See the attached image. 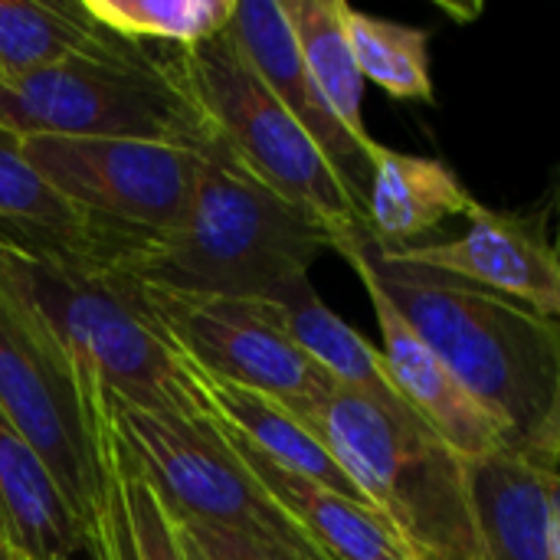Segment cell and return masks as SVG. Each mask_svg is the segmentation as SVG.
I'll return each instance as SVG.
<instances>
[{
	"mask_svg": "<svg viewBox=\"0 0 560 560\" xmlns=\"http://www.w3.org/2000/svg\"><path fill=\"white\" fill-rule=\"evenodd\" d=\"M341 253L453 371V377L505 427L525 453L558 404V322L466 282L453 272L381 249L368 230L345 236Z\"/></svg>",
	"mask_w": 560,
	"mask_h": 560,
	"instance_id": "1",
	"label": "cell"
},
{
	"mask_svg": "<svg viewBox=\"0 0 560 560\" xmlns=\"http://www.w3.org/2000/svg\"><path fill=\"white\" fill-rule=\"evenodd\" d=\"M331 233L240 167L210 138L194 203L171 233L128 243L102 262L148 289L217 299H272L308 279Z\"/></svg>",
	"mask_w": 560,
	"mask_h": 560,
	"instance_id": "2",
	"label": "cell"
},
{
	"mask_svg": "<svg viewBox=\"0 0 560 560\" xmlns=\"http://www.w3.org/2000/svg\"><path fill=\"white\" fill-rule=\"evenodd\" d=\"M0 289L62 345L108 400L207 413L200 374L161 331L135 279L85 253L0 246Z\"/></svg>",
	"mask_w": 560,
	"mask_h": 560,
	"instance_id": "3",
	"label": "cell"
},
{
	"mask_svg": "<svg viewBox=\"0 0 560 560\" xmlns=\"http://www.w3.org/2000/svg\"><path fill=\"white\" fill-rule=\"evenodd\" d=\"M338 459L364 502L423 560H479L466 459L413 410L358 390L282 404Z\"/></svg>",
	"mask_w": 560,
	"mask_h": 560,
	"instance_id": "4",
	"label": "cell"
},
{
	"mask_svg": "<svg viewBox=\"0 0 560 560\" xmlns=\"http://www.w3.org/2000/svg\"><path fill=\"white\" fill-rule=\"evenodd\" d=\"M0 135L141 138L194 151L213 138L171 56H158L148 43L0 79Z\"/></svg>",
	"mask_w": 560,
	"mask_h": 560,
	"instance_id": "5",
	"label": "cell"
},
{
	"mask_svg": "<svg viewBox=\"0 0 560 560\" xmlns=\"http://www.w3.org/2000/svg\"><path fill=\"white\" fill-rule=\"evenodd\" d=\"M171 66L230 158L292 207L315 217L331 233V249L345 236L368 230L364 213L322 148L266 89L226 30L197 46L174 49Z\"/></svg>",
	"mask_w": 560,
	"mask_h": 560,
	"instance_id": "6",
	"label": "cell"
},
{
	"mask_svg": "<svg viewBox=\"0 0 560 560\" xmlns=\"http://www.w3.org/2000/svg\"><path fill=\"white\" fill-rule=\"evenodd\" d=\"M0 413L43 456L89 528H98L112 486L105 394L62 345L0 289Z\"/></svg>",
	"mask_w": 560,
	"mask_h": 560,
	"instance_id": "7",
	"label": "cell"
},
{
	"mask_svg": "<svg viewBox=\"0 0 560 560\" xmlns=\"http://www.w3.org/2000/svg\"><path fill=\"white\" fill-rule=\"evenodd\" d=\"M112 433L177 522L243 532L325 560L302 528L272 502L210 413H164L108 400Z\"/></svg>",
	"mask_w": 560,
	"mask_h": 560,
	"instance_id": "8",
	"label": "cell"
},
{
	"mask_svg": "<svg viewBox=\"0 0 560 560\" xmlns=\"http://www.w3.org/2000/svg\"><path fill=\"white\" fill-rule=\"evenodd\" d=\"M16 148L98 236L95 259L180 226L203 167V151L141 138L30 135Z\"/></svg>",
	"mask_w": 560,
	"mask_h": 560,
	"instance_id": "9",
	"label": "cell"
},
{
	"mask_svg": "<svg viewBox=\"0 0 560 560\" xmlns=\"http://www.w3.org/2000/svg\"><path fill=\"white\" fill-rule=\"evenodd\" d=\"M141 289L154 322L197 374L256 390L279 404L312 400L338 387L259 312L256 302Z\"/></svg>",
	"mask_w": 560,
	"mask_h": 560,
	"instance_id": "10",
	"label": "cell"
},
{
	"mask_svg": "<svg viewBox=\"0 0 560 560\" xmlns=\"http://www.w3.org/2000/svg\"><path fill=\"white\" fill-rule=\"evenodd\" d=\"M469 230L446 243H417L390 249L410 262L453 272L489 292H499L541 318L560 322V269L551 236L548 210L502 213L472 203Z\"/></svg>",
	"mask_w": 560,
	"mask_h": 560,
	"instance_id": "11",
	"label": "cell"
},
{
	"mask_svg": "<svg viewBox=\"0 0 560 560\" xmlns=\"http://www.w3.org/2000/svg\"><path fill=\"white\" fill-rule=\"evenodd\" d=\"M226 33L240 46L243 59L256 69L266 89L282 102V108L305 128V135L322 148L345 190L364 213L368 187L374 174V144H361L328 108L318 85L312 82L292 23L282 10V0H236Z\"/></svg>",
	"mask_w": 560,
	"mask_h": 560,
	"instance_id": "12",
	"label": "cell"
},
{
	"mask_svg": "<svg viewBox=\"0 0 560 560\" xmlns=\"http://www.w3.org/2000/svg\"><path fill=\"white\" fill-rule=\"evenodd\" d=\"M377 325H381V358L394 390L404 404L463 459H479L495 450H512L505 427L453 377V371L417 338V331L400 318V312L381 295L377 285L361 279Z\"/></svg>",
	"mask_w": 560,
	"mask_h": 560,
	"instance_id": "13",
	"label": "cell"
},
{
	"mask_svg": "<svg viewBox=\"0 0 560 560\" xmlns=\"http://www.w3.org/2000/svg\"><path fill=\"white\" fill-rule=\"evenodd\" d=\"M479 560H555L541 466L515 450L466 459Z\"/></svg>",
	"mask_w": 560,
	"mask_h": 560,
	"instance_id": "14",
	"label": "cell"
},
{
	"mask_svg": "<svg viewBox=\"0 0 560 560\" xmlns=\"http://www.w3.org/2000/svg\"><path fill=\"white\" fill-rule=\"evenodd\" d=\"M223 433L240 453V459L249 466V472L272 495V502L302 528V535L318 548V555L325 560H377L407 555L397 532L374 509L351 502L315 479H305L299 472L276 466L272 459L256 453L249 443H243L233 430L223 427Z\"/></svg>",
	"mask_w": 560,
	"mask_h": 560,
	"instance_id": "15",
	"label": "cell"
},
{
	"mask_svg": "<svg viewBox=\"0 0 560 560\" xmlns=\"http://www.w3.org/2000/svg\"><path fill=\"white\" fill-rule=\"evenodd\" d=\"M466 184L436 158L377 148L364 220L381 249H407L450 217L472 210Z\"/></svg>",
	"mask_w": 560,
	"mask_h": 560,
	"instance_id": "16",
	"label": "cell"
},
{
	"mask_svg": "<svg viewBox=\"0 0 560 560\" xmlns=\"http://www.w3.org/2000/svg\"><path fill=\"white\" fill-rule=\"evenodd\" d=\"M259 312L302 351L308 354L338 387L358 390L384 407H407L394 390L381 348L368 345L348 322H341L312 289L308 279L285 285L272 299H253ZM410 410V407H407Z\"/></svg>",
	"mask_w": 560,
	"mask_h": 560,
	"instance_id": "17",
	"label": "cell"
},
{
	"mask_svg": "<svg viewBox=\"0 0 560 560\" xmlns=\"http://www.w3.org/2000/svg\"><path fill=\"white\" fill-rule=\"evenodd\" d=\"M0 532L33 560H66L89 528L43 456L0 413Z\"/></svg>",
	"mask_w": 560,
	"mask_h": 560,
	"instance_id": "18",
	"label": "cell"
},
{
	"mask_svg": "<svg viewBox=\"0 0 560 560\" xmlns=\"http://www.w3.org/2000/svg\"><path fill=\"white\" fill-rule=\"evenodd\" d=\"M200 397L213 420H220L226 430H233L243 443H249L256 453H262L276 466L299 472L305 479H315V482L335 489L338 495L368 505L364 495L358 492V486L338 466V459L279 400L262 397L256 390L223 384V381H210L203 374H200Z\"/></svg>",
	"mask_w": 560,
	"mask_h": 560,
	"instance_id": "19",
	"label": "cell"
},
{
	"mask_svg": "<svg viewBox=\"0 0 560 560\" xmlns=\"http://www.w3.org/2000/svg\"><path fill=\"white\" fill-rule=\"evenodd\" d=\"M128 46L135 43L105 30L82 0H0V79Z\"/></svg>",
	"mask_w": 560,
	"mask_h": 560,
	"instance_id": "20",
	"label": "cell"
},
{
	"mask_svg": "<svg viewBox=\"0 0 560 560\" xmlns=\"http://www.w3.org/2000/svg\"><path fill=\"white\" fill-rule=\"evenodd\" d=\"M0 246L85 256L102 249L85 220L26 164L7 135H0Z\"/></svg>",
	"mask_w": 560,
	"mask_h": 560,
	"instance_id": "21",
	"label": "cell"
},
{
	"mask_svg": "<svg viewBox=\"0 0 560 560\" xmlns=\"http://www.w3.org/2000/svg\"><path fill=\"white\" fill-rule=\"evenodd\" d=\"M282 10L292 23L302 62L318 85L328 108L338 121L361 141L374 144L368 135L361 102H364V75L354 59V46L348 36V3L345 0H282Z\"/></svg>",
	"mask_w": 560,
	"mask_h": 560,
	"instance_id": "22",
	"label": "cell"
},
{
	"mask_svg": "<svg viewBox=\"0 0 560 560\" xmlns=\"http://www.w3.org/2000/svg\"><path fill=\"white\" fill-rule=\"evenodd\" d=\"M348 36L364 82L394 98H433L430 30L354 10L348 3Z\"/></svg>",
	"mask_w": 560,
	"mask_h": 560,
	"instance_id": "23",
	"label": "cell"
},
{
	"mask_svg": "<svg viewBox=\"0 0 560 560\" xmlns=\"http://www.w3.org/2000/svg\"><path fill=\"white\" fill-rule=\"evenodd\" d=\"M85 10L115 36L131 43H174L177 49L220 36L236 0H82Z\"/></svg>",
	"mask_w": 560,
	"mask_h": 560,
	"instance_id": "24",
	"label": "cell"
},
{
	"mask_svg": "<svg viewBox=\"0 0 560 560\" xmlns=\"http://www.w3.org/2000/svg\"><path fill=\"white\" fill-rule=\"evenodd\" d=\"M112 466H115V482H118V492L125 502V515L131 525V541H135L138 560H187L174 518L164 512L154 489L128 463L115 433H112Z\"/></svg>",
	"mask_w": 560,
	"mask_h": 560,
	"instance_id": "25",
	"label": "cell"
},
{
	"mask_svg": "<svg viewBox=\"0 0 560 560\" xmlns=\"http://www.w3.org/2000/svg\"><path fill=\"white\" fill-rule=\"evenodd\" d=\"M177 528L210 560H315L292 548L272 545L243 532H230V528H213V525H197V522H177Z\"/></svg>",
	"mask_w": 560,
	"mask_h": 560,
	"instance_id": "26",
	"label": "cell"
},
{
	"mask_svg": "<svg viewBox=\"0 0 560 560\" xmlns=\"http://www.w3.org/2000/svg\"><path fill=\"white\" fill-rule=\"evenodd\" d=\"M98 532H102V541L108 548V558L138 560L135 541H131V525H128V515H125V502H121V492H118V482H115V466H112V486H108V499H105V509H102V518H98Z\"/></svg>",
	"mask_w": 560,
	"mask_h": 560,
	"instance_id": "27",
	"label": "cell"
},
{
	"mask_svg": "<svg viewBox=\"0 0 560 560\" xmlns=\"http://www.w3.org/2000/svg\"><path fill=\"white\" fill-rule=\"evenodd\" d=\"M558 358H560V322H558ZM525 459H532L541 469H555L560 472V384H558V404L548 417V423L541 427V433L532 440V446L522 453Z\"/></svg>",
	"mask_w": 560,
	"mask_h": 560,
	"instance_id": "28",
	"label": "cell"
},
{
	"mask_svg": "<svg viewBox=\"0 0 560 560\" xmlns=\"http://www.w3.org/2000/svg\"><path fill=\"white\" fill-rule=\"evenodd\" d=\"M541 479H545L548 509H551V551H555V560H560V472L541 469Z\"/></svg>",
	"mask_w": 560,
	"mask_h": 560,
	"instance_id": "29",
	"label": "cell"
},
{
	"mask_svg": "<svg viewBox=\"0 0 560 560\" xmlns=\"http://www.w3.org/2000/svg\"><path fill=\"white\" fill-rule=\"evenodd\" d=\"M66 560H112L108 558V548H105V541H102V532L95 528V532H89L82 541H79V548L69 555Z\"/></svg>",
	"mask_w": 560,
	"mask_h": 560,
	"instance_id": "30",
	"label": "cell"
},
{
	"mask_svg": "<svg viewBox=\"0 0 560 560\" xmlns=\"http://www.w3.org/2000/svg\"><path fill=\"white\" fill-rule=\"evenodd\" d=\"M0 560H33L7 532H0Z\"/></svg>",
	"mask_w": 560,
	"mask_h": 560,
	"instance_id": "31",
	"label": "cell"
},
{
	"mask_svg": "<svg viewBox=\"0 0 560 560\" xmlns=\"http://www.w3.org/2000/svg\"><path fill=\"white\" fill-rule=\"evenodd\" d=\"M555 217H558V230L551 236V246H555V256H558V269H560V180L555 184Z\"/></svg>",
	"mask_w": 560,
	"mask_h": 560,
	"instance_id": "32",
	"label": "cell"
},
{
	"mask_svg": "<svg viewBox=\"0 0 560 560\" xmlns=\"http://www.w3.org/2000/svg\"><path fill=\"white\" fill-rule=\"evenodd\" d=\"M174 525H177V522H174ZM177 532H180V528H177ZM180 541H184V555H187V560H210L194 541H190V538H187V535H184V532H180Z\"/></svg>",
	"mask_w": 560,
	"mask_h": 560,
	"instance_id": "33",
	"label": "cell"
},
{
	"mask_svg": "<svg viewBox=\"0 0 560 560\" xmlns=\"http://www.w3.org/2000/svg\"><path fill=\"white\" fill-rule=\"evenodd\" d=\"M377 560H423V558H417V555H410V551H407V555H394V558H377Z\"/></svg>",
	"mask_w": 560,
	"mask_h": 560,
	"instance_id": "34",
	"label": "cell"
}]
</instances>
